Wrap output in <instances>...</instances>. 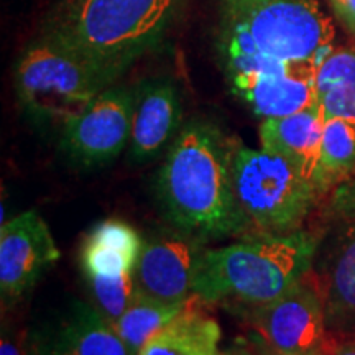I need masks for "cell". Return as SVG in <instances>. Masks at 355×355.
I'll list each match as a JSON object with an SVG mask.
<instances>
[{
  "label": "cell",
  "mask_w": 355,
  "mask_h": 355,
  "mask_svg": "<svg viewBox=\"0 0 355 355\" xmlns=\"http://www.w3.org/2000/svg\"><path fill=\"white\" fill-rule=\"evenodd\" d=\"M254 355V354H252ZM255 355H296V354H285V352H278V350H273V349H270L268 345H261V349L259 350V352H257Z\"/></svg>",
  "instance_id": "4316f807"
},
{
  "label": "cell",
  "mask_w": 355,
  "mask_h": 355,
  "mask_svg": "<svg viewBox=\"0 0 355 355\" xmlns=\"http://www.w3.org/2000/svg\"><path fill=\"white\" fill-rule=\"evenodd\" d=\"M232 178L235 198L248 225L272 237L298 227L318 189L286 158L242 145L235 146Z\"/></svg>",
  "instance_id": "8992f818"
},
{
  "label": "cell",
  "mask_w": 355,
  "mask_h": 355,
  "mask_svg": "<svg viewBox=\"0 0 355 355\" xmlns=\"http://www.w3.org/2000/svg\"><path fill=\"white\" fill-rule=\"evenodd\" d=\"M247 355H252V354H250V352H248V354H247Z\"/></svg>",
  "instance_id": "4dcf8cb0"
},
{
  "label": "cell",
  "mask_w": 355,
  "mask_h": 355,
  "mask_svg": "<svg viewBox=\"0 0 355 355\" xmlns=\"http://www.w3.org/2000/svg\"><path fill=\"white\" fill-rule=\"evenodd\" d=\"M51 355H130V352L99 311L84 303H74L61 322Z\"/></svg>",
  "instance_id": "2e32d148"
},
{
  "label": "cell",
  "mask_w": 355,
  "mask_h": 355,
  "mask_svg": "<svg viewBox=\"0 0 355 355\" xmlns=\"http://www.w3.org/2000/svg\"><path fill=\"white\" fill-rule=\"evenodd\" d=\"M349 230H352V232H355V222L352 225H349Z\"/></svg>",
  "instance_id": "f546056e"
},
{
  "label": "cell",
  "mask_w": 355,
  "mask_h": 355,
  "mask_svg": "<svg viewBox=\"0 0 355 355\" xmlns=\"http://www.w3.org/2000/svg\"><path fill=\"white\" fill-rule=\"evenodd\" d=\"M144 243L140 234L128 222L101 220L86 234L79 252L84 278L133 273Z\"/></svg>",
  "instance_id": "5bb4252c"
},
{
  "label": "cell",
  "mask_w": 355,
  "mask_h": 355,
  "mask_svg": "<svg viewBox=\"0 0 355 355\" xmlns=\"http://www.w3.org/2000/svg\"><path fill=\"white\" fill-rule=\"evenodd\" d=\"M334 25L318 0H259L224 8L217 37L229 78L288 73L301 61L321 66L332 51Z\"/></svg>",
  "instance_id": "7a4b0ae2"
},
{
  "label": "cell",
  "mask_w": 355,
  "mask_h": 355,
  "mask_svg": "<svg viewBox=\"0 0 355 355\" xmlns=\"http://www.w3.org/2000/svg\"><path fill=\"white\" fill-rule=\"evenodd\" d=\"M327 311L331 316H355V232L349 229L331 266Z\"/></svg>",
  "instance_id": "d6986e66"
},
{
  "label": "cell",
  "mask_w": 355,
  "mask_h": 355,
  "mask_svg": "<svg viewBox=\"0 0 355 355\" xmlns=\"http://www.w3.org/2000/svg\"><path fill=\"white\" fill-rule=\"evenodd\" d=\"M321 355H355V337L347 340H337L336 337L327 336Z\"/></svg>",
  "instance_id": "cb8c5ba5"
},
{
  "label": "cell",
  "mask_w": 355,
  "mask_h": 355,
  "mask_svg": "<svg viewBox=\"0 0 355 355\" xmlns=\"http://www.w3.org/2000/svg\"><path fill=\"white\" fill-rule=\"evenodd\" d=\"M306 275L277 300L250 308L248 321L270 349L296 355L322 352L327 337L324 298Z\"/></svg>",
  "instance_id": "ba28073f"
},
{
  "label": "cell",
  "mask_w": 355,
  "mask_h": 355,
  "mask_svg": "<svg viewBox=\"0 0 355 355\" xmlns=\"http://www.w3.org/2000/svg\"><path fill=\"white\" fill-rule=\"evenodd\" d=\"M235 145L214 123H186L157 176L165 217L183 235L209 241L248 227L234 191Z\"/></svg>",
  "instance_id": "6da1fadb"
},
{
  "label": "cell",
  "mask_w": 355,
  "mask_h": 355,
  "mask_svg": "<svg viewBox=\"0 0 355 355\" xmlns=\"http://www.w3.org/2000/svg\"><path fill=\"white\" fill-rule=\"evenodd\" d=\"M355 83V48H336L322 61L316 73V87L319 97L331 89Z\"/></svg>",
  "instance_id": "44dd1931"
},
{
  "label": "cell",
  "mask_w": 355,
  "mask_h": 355,
  "mask_svg": "<svg viewBox=\"0 0 355 355\" xmlns=\"http://www.w3.org/2000/svg\"><path fill=\"white\" fill-rule=\"evenodd\" d=\"M130 157L146 163L163 152L181 123V101L168 78L145 79L135 89Z\"/></svg>",
  "instance_id": "7c38bea8"
},
{
  "label": "cell",
  "mask_w": 355,
  "mask_h": 355,
  "mask_svg": "<svg viewBox=\"0 0 355 355\" xmlns=\"http://www.w3.org/2000/svg\"><path fill=\"white\" fill-rule=\"evenodd\" d=\"M61 259L51 230L37 211L2 222L0 229V293L2 303L20 300Z\"/></svg>",
  "instance_id": "9c48e42d"
},
{
  "label": "cell",
  "mask_w": 355,
  "mask_h": 355,
  "mask_svg": "<svg viewBox=\"0 0 355 355\" xmlns=\"http://www.w3.org/2000/svg\"><path fill=\"white\" fill-rule=\"evenodd\" d=\"M191 296L183 313L146 340L139 355H222L219 322L198 306Z\"/></svg>",
  "instance_id": "9a60e30c"
},
{
  "label": "cell",
  "mask_w": 355,
  "mask_h": 355,
  "mask_svg": "<svg viewBox=\"0 0 355 355\" xmlns=\"http://www.w3.org/2000/svg\"><path fill=\"white\" fill-rule=\"evenodd\" d=\"M248 352L247 350H227V352H224L222 355H247Z\"/></svg>",
  "instance_id": "83f0119b"
},
{
  "label": "cell",
  "mask_w": 355,
  "mask_h": 355,
  "mask_svg": "<svg viewBox=\"0 0 355 355\" xmlns=\"http://www.w3.org/2000/svg\"><path fill=\"white\" fill-rule=\"evenodd\" d=\"M202 250L188 235H162L144 243L133 270L137 295L180 303L193 293V279Z\"/></svg>",
  "instance_id": "30bf717a"
},
{
  "label": "cell",
  "mask_w": 355,
  "mask_h": 355,
  "mask_svg": "<svg viewBox=\"0 0 355 355\" xmlns=\"http://www.w3.org/2000/svg\"><path fill=\"white\" fill-rule=\"evenodd\" d=\"M135 91L115 86L96 96L81 112L68 119L61 150L73 165L97 168L112 163L130 141Z\"/></svg>",
  "instance_id": "52a82bcc"
},
{
  "label": "cell",
  "mask_w": 355,
  "mask_h": 355,
  "mask_svg": "<svg viewBox=\"0 0 355 355\" xmlns=\"http://www.w3.org/2000/svg\"><path fill=\"white\" fill-rule=\"evenodd\" d=\"M28 355H51V352H43V350H32Z\"/></svg>",
  "instance_id": "f1b7e54d"
},
{
  "label": "cell",
  "mask_w": 355,
  "mask_h": 355,
  "mask_svg": "<svg viewBox=\"0 0 355 355\" xmlns=\"http://www.w3.org/2000/svg\"><path fill=\"white\" fill-rule=\"evenodd\" d=\"M313 252L314 243L304 234L202 250L193 295L202 303L230 301L250 308L266 304L309 272Z\"/></svg>",
  "instance_id": "277c9868"
},
{
  "label": "cell",
  "mask_w": 355,
  "mask_h": 355,
  "mask_svg": "<svg viewBox=\"0 0 355 355\" xmlns=\"http://www.w3.org/2000/svg\"><path fill=\"white\" fill-rule=\"evenodd\" d=\"M191 296L180 303H163V301L135 295L128 309L114 324V329L125 343L130 355H139L140 349L150 337L175 321L188 306Z\"/></svg>",
  "instance_id": "e0dca14e"
},
{
  "label": "cell",
  "mask_w": 355,
  "mask_h": 355,
  "mask_svg": "<svg viewBox=\"0 0 355 355\" xmlns=\"http://www.w3.org/2000/svg\"><path fill=\"white\" fill-rule=\"evenodd\" d=\"M84 279L96 304L99 306L97 311L114 326L137 295L133 273L115 275V277H87Z\"/></svg>",
  "instance_id": "ffe728a7"
},
{
  "label": "cell",
  "mask_w": 355,
  "mask_h": 355,
  "mask_svg": "<svg viewBox=\"0 0 355 355\" xmlns=\"http://www.w3.org/2000/svg\"><path fill=\"white\" fill-rule=\"evenodd\" d=\"M254 2H259V0H222V7L235 8V7H242V6H247V3H254Z\"/></svg>",
  "instance_id": "484cf974"
},
{
  "label": "cell",
  "mask_w": 355,
  "mask_h": 355,
  "mask_svg": "<svg viewBox=\"0 0 355 355\" xmlns=\"http://www.w3.org/2000/svg\"><path fill=\"white\" fill-rule=\"evenodd\" d=\"M355 168V123L326 119L322 127L321 158L316 186H327L349 176Z\"/></svg>",
  "instance_id": "ac0fdd59"
},
{
  "label": "cell",
  "mask_w": 355,
  "mask_h": 355,
  "mask_svg": "<svg viewBox=\"0 0 355 355\" xmlns=\"http://www.w3.org/2000/svg\"><path fill=\"white\" fill-rule=\"evenodd\" d=\"M318 66L303 61L288 73H243L230 76L232 91L259 117L277 119L319 104Z\"/></svg>",
  "instance_id": "8fae6325"
},
{
  "label": "cell",
  "mask_w": 355,
  "mask_h": 355,
  "mask_svg": "<svg viewBox=\"0 0 355 355\" xmlns=\"http://www.w3.org/2000/svg\"><path fill=\"white\" fill-rule=\"evenodd\" d=\"M180 3L181 0H58L44 35L76 51L115 83L165 40Z\"/></svg>",
  "instance_id": "3957f363"
},
{
  "label": "cell",
  "mask_w": 355,
  "mask_h": 355,
  "mask_svg": "<svg viewBox=\"0 0 355 355\" xmlns=\"http://www.w3.org/2000/svg\"><path fill=\"white\" fill-rule=\"evenodd\" d=\"M324 122L321 104L286 117L263 119L260 123L261 148L286 158L316 184Z\"/></svg>",
  "instance_id": "4fadbf2b"
},
{
  "label": "cell",
  "mask_w": 355,
  "mask_h": 355,
  "mask_svg": "<svg viewBox=\"0 0 355 355\" xmlns=\"http://www.w3.org/2000/svg\"><path fill=\"white\" fill-rule=\"evenodd\" d=\"M110 84L94 64L44 33L26 46L15 66L21 107L38 121L64 123Z\"/></svg>",
  "instance_id": "5b68a950"
},
{
  "label": "cell",
  "mask_w": 355,
  "mask_h": 355,
  "mask_svg": "<svg viewBox=\"0 0 355 355\" xmlns=\"http://www.w3.org/2000/svg\"><path fill=\"white\" fill-rule=\"evenodd\" d=\"M0 355H28V354H25L21 344L17 343V340H13L10 334L6 331V327H3L2 339H0Z\"/></svg>",
  "instance_id": "d4e9b609"
},
{
  "label": "cell",
  "mask_w": 355,
  "mask_h": 355,
  "mask_svg": "<svg viewBox=\"0 0 355 355\" xmlns=\"http://www.w3.org/2000/svg\"><path fill=\"white\" fill-rule=\"evenodd\" d=\"M324 119H345L355 123V83L331 89L319 97Z\"/></svg>",
  "instance_id": "7402d4cb"
},
{
  "label": "cell",
  "mask_w": 355,
  "mask_h": 355,
  "mask_svg": "<svg viewBox=\"0 0 355 355\" xmlns=\"http://www.w3.org/2000/svg\"><path fill=\"white\" fill-rule=\"evenodd\" d=\"M329 2L337 19L355 33V0H329Z\"/></svg>",
  "instance_id": "603a6c76"
}]
</instances>
